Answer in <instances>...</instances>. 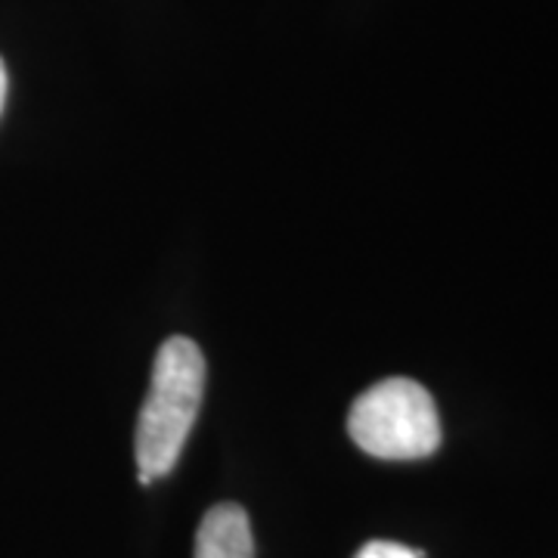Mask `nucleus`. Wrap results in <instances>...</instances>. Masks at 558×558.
<instances>
[{
	"mask_svg": "<svg viewBox=\"0 0 558 558\" xmlns=\"http://www.w3.org/2000/svg\"><path fill=\"white\" fill-rule=\"evenodd\" d=\"M205 391V357L193 339H168L153 363L149 395L137 422L140 484H153L174 469L190 438Z\"/></svg>",
	"mask_w": 558,
	"mask_h": 558,
	"instance_id": "f257e3e1",
	"label": "nucleus"
},
{
	"mask_svg": "<svg viewBox=\"0 0 558 558\" xmlns=\"http://www.w3.org/2000/svg\"><path fill=\"white\" fill-rule=\"evenodd\" d=\"M354 558H422V553L403 546V543H391V539H373Z\"/></svg>",
	"mask_w": 558,
	"mask_h": 558,
	"instance_id": "20e7f679",
	"label": "nucleus"
},
{
	"mask_svg": "<svg viewBox=\"0 0 558 558\" xmlns=\"http://www.w3.org/2000/svg\"><path fill=\"white\" fill-rule=\"evenodd\" d=\"M3 102H7V65L0 60V112H3Z\"/></svg>",
	"mask_w": 558,
	"mask_h": 558,
	"instance_id": "39448f33",
	"label": "nucleus"
},
{
	"mask_svg": "<svg viewBox=\"0 0 558 558\" xmlns=\"http://www.w3.org/2000/svg\"><path fill=\"white\" fill-rule=\"evenodd\" d=\"M196 558H255L252 524L236 502H220L205 512L196 534Z\"/></svg>",
	"mask_w": 558,
	"mask_h": 558,
	"instance_id": "7ed1b4c3",
	"label": "nucleus"
},
{
	"mask_svg": "<svg viewBox=\"0 0 558 558\" xmlns=\"http://www.w3.org/2000/svg\"><path fill=\"white\" fill-rule=\"evenodd\" d=\"M348 435L376 459H425L440 444L438 407L418 381L385 379L354 400Z\"/></svg>",
	"mask_w": 558,
	"mask_h": 558,
	"instance_id": "f03ea898",
	"label": "nucleus"
}]
</instances>
